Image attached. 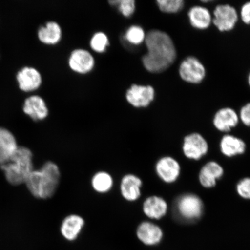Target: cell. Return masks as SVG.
<instances>
[{
    "label": "cell",
    "instance_id": "cell-12",
    "mask_svg": "<svg viewBox=\"0 0 250 250\" xmlns=\"http://www.w3.org/2000/svg\"><path fill=\"white\" fill-rule=\"evenodd\" d=\"M85 221L79 214H71L62 220L60 228L62 236L68 241H74L80 235Z\"/></svg>",
    "mask_w": 250,
    "mask_h": 250
},
{
    "label": "cell",
    "instance_id": "cell-1",
    "mask_svg": "<svg viewBox=\"0 0 250 250\" xmlns=\"http://www.w3.org/2000/svg\"><path fill=\"white\" fill-rule=\"evenodd\" d=\"M145 42L148 52L142 61L146 70L152 73H162L174 63L177 58L176 49L167 33L152 30L146 34Z\"/></svg>",
    "mask_w": 250,
    "mask_h": 250
},
{
    "label": "cell",
    "instance_id": "cell-15",
    "mask_svg": "<svg viewBox=\"0 0 250 250\" xmlns=\"http://www.w3.org/2000/svg\"><path fill=\"white\" fill-rule=\"evenodd\" d=\"M239 117L236 111L231 108H223L218 110L213 120L214 126L221 132H229L238 124Z\"/></svg>",
    "mask_w": 250,
    "mask_h": 250
},
{
    "label": "cell",
    "instance_id": "cell-25",
    "mask_svg": "<svg viewBox=\"0 0 250 250\" xmlns=\"http://www.w3.org/2000/svg\"><path fill=\"white\" fill-rule=\"evenodd\" d=\"M146 36L145 31L137 26L130 27L125 35L128 42L134 45H139L145 42Z\"/></svg>",
    "mask_w": 250,
    "mask_h": 250
},
{
    "label": "cell",
    "instance_id": "cell-18",
    "mask_svg": "<svg viewBox=\"0 0 250 250\" xmlns=\"http://www.w3.org/2000/svg\"><path fill=\"white\" fill-rule=\"evenodd\" d=\"M17 79L20 88L24 91L35 90L42 83V76L38 71L32 67H24L18 72Z\"/></svg>",
    "mask_w": 250,
    "mask_h": 250
},
{
    "label": "cell",
    "instance_id": "cell-11",
    "mask_svg": "<svg viewBox=\"0 0 250 250\" xmlns=\"http://www.w3.org/2000/svg\"><path fill=\"white\" fill-rule=\"evenodd\" d=\"M155 97V90L151 86L133 85L126 93V99L135 107H146Z\"/></svg>",
    "mask_w": 250,
    "mask_h": 250
},
{
    "label": "cell",
    "instance_id": "cell-24",
    "mask_svg": "<svg viewBox=\"0 0 250 250\" xmlns=\"http://www.w3.org/2000/svg\"><path fill=\"white\" fill-rule=\"evenodd\" d=\"M183 0H158L157 4L159 9L165 13H177L184 6Z\"/></svg>",
    "mask_w": 250,
    "mask_h": 250
},
{
    "label": "cell",
    "instance_id": "cell-26",
    "mask_svg": "<svg viewBox=\"0 0 250 250\" xmlns=\"http://www.w3.org/2000/svg\"><path fill=\"white\" fill-rule=\"evenodd\" d=\"M108 45L107 37L103 33L95 34L90 41V46L92 49L97 52H104Z\"/></svg>",
    "mask_w": 250,
    "mask_h": 250
},
{
    "label": "cell",
    "instance_id": "cell-27",
    "mask_svg": "<svg viewBox=\"0 0 250 250\" xmlns=\"http://www.w3.org/2000/svg\"><path fill=\"white\" fill-rule=\"evenodd\" d=\"M237 193L242 198L250 199V178H245L237 184Z\"/></svg>",
    "mask_w": 250,
    "mask_h": 250
},
{
    "label": "cell",
    "instance_id": "cell-19",
    "mask_svg": "<svg viewBox=\"0 0 250 250\" xmlns=\"http://www.w3.org/2000/svg\"><path fill=\"white\" fill-rule=\"evenodd\" d=\"M23 110L34 121L42 120L48 114L45 102L41 97L36 95L31 96L26 99Z\"/></svg>",
    "mask_w": 250,
    "mask_h": 250
},
{
    "label": "cell",
    "instance_id": "cell-10",
    "mask_svg": "<svg viewBox=\"0 0 250 250\" xmlns=\"http://www.w3.org/2000/svg\"><path fill=\"white\" fill-rule=\"evenodd\" d=\"M136 236L140 241L146 246H155L163 238V231L158 225L145 221L141 223L136 229Z\"/></svg>",
    "mask_w": 250,
    "mask_h": 250
},
{
    "label": "cell",
    "instance_id": "cell-28",
    "mask_svg": "<svg viewBox=\"0 0 250 250\" xmlns=\"http://www.w3.org/2000/svg\"><path fill=\"white\" fill-rule=\"evenodd\" d=\"M117 5L125 17H130L135 10V1L133 0H118Z\"/></svg>",
    "mask_w": 250,
    "mask_h": 250
},
{
    "label": "cell",
    "instance_id": "cell-6",
    "mask_svg": "<svg viewBox=\"0 0 250 250\" xmlns=\"http://www.w3.org/2000/svg\"><path fill=\"white\" fill-rule=\"evenodd\" d=\"M239 20L236 9L229 4L219 5L214 11L212 22L220 31L232 30Z\"/></svg>",
    "mask_w": 250,
    "mask_h": 250
},
{
    "label": "cell",
    "instance_id": "cell-4",
    "mask_svg": "<svg viewBox=\"0 0 250 250\" xmlns=\"http://www.w3.org/2000/svg\"><path fill=\"white\" fill-rule=\"evenodd\" d=\"M179 71L182 80L188 83H199L206 76L204 65L193 56H189L181 62Z\"/></svg>",
    "mask_w": 250,
    "mask_h": 250
},
{
    "label": "cell",
    "instance_id": "cell-9",
    "mask_svg": "<svg viewBox=\"0 0 250 250\" xmlns=\"http://www.w3.org/2000/svg\"><path fill=\"white\" fill-rule=\"evenodd\" d=\"M155 171L162 181L170 184L175 182L180 176L181 167L176 159L165 156L156 162Z\"/></svg>",
    "mask_w": 250,
    "mask_h": 250
},
{
    "label": "cell",
    "instance_id": "cell-13",
    "mask_svg": "<svg viewBox=\"0 0 250 250\" xmlns=\"http://www.w3.org/2000/svg\"><path fill=\"white\" fill-rule=\"evenodd\" d=\"M167 202L160 196L148 197L143 203V213L151 220H160L167 214Z\"/></svg>",
    "mask_w": 250,
    "mask_h": 250
},
{
    "label": "cell",
    "instance_id": "cell-16",
    "mask_svg": "<svg viewBox=\"0 0 250 250\" xmlns=\"http://www.w3.org/2000/svg\"><path fill=\"white\" fill-rule=\"evenodd\" d=\"M18 148L13 134L7 129L0 127V166L7 163Z\"/></svg>",
    "mask_w": 250,
    "mask_h": 250
},
{
    "label": "cell",
    "instance_id": "cell-7",
    "mask_svg": "<svg viewBox=\"0 0 250 250\" xmlns=\"http://www.w3.org/2000/svg\"><path fill=\"white\" fill-rule=\"evenodd\" d=\"M208 149V142L201 134H190L184 140L183 151L188 158L199 160L207 154Z\"/></svg>",
    "mask_w": 250,
    "mask_h": 250
},
{
    "label": "cell",
    "instance_id": "cell-23",
    "mask_svg": "<svg viewBox=\"0 0 250 250\" xmlns=\"http://www.w3.org/2000/svg\"><path fill=\"white\" fill-rule=\"evenodd\" d=\"M38 36L41 42L46 44H55L61 39V29L57 23L49 21L45 26L40 28Z\"/></svg>",
    "mask_w": 250,
    "mask_h": 250
},
{
    "label": "cell",
    "instance_id": "cell-3",
    "mask_svg": "<svg viewBox=\"0 0 250 250\" xmlns=\"http://www.w3.org/2000/svg\"><path fill=\"white\" fill-rule=\"evenodd\" d=\"M6 179L12 185L18 186L26 183L34 169L33 153L29 148L18 147L10 160L1 166Z\"/></svg>",
    "mask_w": 250,
    "mask_h": 250
},
{
    "label": "cell",
    "instance_id": "cell-8",
    "mask_svg": "<svg viewBox=\"0 0 250 250\" xmlns=\"http://www.w3.org/2000/svg\"><path fill=\"white\" fill-rule=\"evenodd\" d=\"M142 180L137 175L132 173L125 174L121 180V195L128 202H136L142 195Z\"/></svg>",
    "mask_w": 250,
    "mask_h": 250
},
{
    "label": "cell",
    "instance_id": "cell-21",
    "mask_svg": "<svg viewBox=\"0 0 250 250\" xmlns=\"http://www.w3.org/2000/svg\"><path fill=\"white\" fill-rule=\"evenodd\" d=\"M246 146L245 143L242 139L229 134L224 136L220 142L221 151L228 157L243 154Z\"/></svg>",
    "mask_w": 250,
    "mask_h": 250
},
{
    "label": "cell",
    "instance_id": "cell-17",
    "mask_svg": "<svg viewBox=\"0 0 250 250\" xmlns=\"http://www.w3.org/2000/svg\"><path fill=\"white\" fill-rule=\"evenodd\" d=\"M223 167L215 162H209L202 168L199 173L201 185L206 188H211L216 185L217 181L223 177Z\"/></svg>",
    "mask_w": 250,
    "mask_h": 250
},
{
    "label": "cell",
    "instance_id": "cell-20",
    "mask_svg": "<svg viewBox=\"0 0 250 250\" xmlns=\"http://www.w3.org/2000/svg\"><path fill=\"white\" fill-rule=\"evenodd\" d=\"M189 20L192 26L199 30L208 29L210 26L212 18L208 8L202 6H194L188 12Z\"/></svg>",
    "mask_w": 250,
    "mask_h": 250
},
{
    "label": "cell",
    "instance_id": "cell-22",
    "mask_svg": "<svg viewBox=\"0 0 250 250\" xmlns=\"http://www.w3.org/2000/svg\"><path fill=\"white\" fill-rule=\"evenodd\" d=\"M114 182L113 177L105 171L97 172L90 181L94 191L99 194H105L110 192L113 188Z\"/></svg>",
    "mask_w": 250,
    "mask_h": 250
},
{
    "label": "cell",
    "instance_id": "cell-31",
    "mask_svg": "<svg viewBox=\"0 0 250 250\" xmlns=\"http://www.w3.org/2000/svg\"><path fill=\"white\" fill-rule=\"evenodd\" d=\"M248 83H249V86H250V73L249 75V77H248Z\"/></svg>",
    "mask_w": 250,
    "mask_h": 250
},
{
    "label": "cell",
    "instance_id": "cell-14",
    "mask_svg": "<svg viewBox=\"0 0 250 250\" xmlns=\"http://www.w3.org/2000/svg\"><path fill=\"white\" fill-rule=\"evenodd\" d=\"M95 61L89 52L83 49L75 50L70 56L69 65L72 70L81 74H86L92 70Z\"/></svg>",
    "mask_w": 250,
    "mask_h": 250
},
{
    "label": "cell",
    "instance_id": "cell-5",
    "mask_svg": "<svg viewBox=\"0 0 250 250\" xmlns=\"http://www.w3.org/2000/svg\"><path fill=\"white\" fill-rule=\"evenodd\" d=\"M177 210L181 217L187 220H194L201 216L203 205L198 196L186 194L178 200Z\"/></svg>",
    "mask_w": 250,
    "mask_h": 250
},
{
    "label": "cell",
    "instance_id": "cell-2",
    "mask_svg": "<svg viewBox=\"0 0 250 250\" xmlns=\"http://www.w3.org/2000/svg\"><path fill=\"white\" fill-rule=\"evenodd\" d=\"M61 173L58 165L46 162L39 170H34L26 183L28 189L35 198H51L55 195L60 183Z\"/></svg>",
    "mask_w": 250,
    "mask_h": 250
},
{
    "label": "cell",
    "instance_id": "cell-30",
    "mask_svg": "<svg viewBox=\"0 0 250 250\" xmlns=\"http://www.w3.org/2000/svg\"><path fill=\"white\" fill-rule=\"evenodd\" d=\"M240 17L244 23L250 24V1L245 3L242 6Z\"/></svg>",
    "mask_w": 250,
    "mask_h": 250
},
{
    "label": "cell",
    "instance_id": "cell-29",
    "mask_svg": "<svg viewBox=\"0 0 250 250\" xmlns=\"http://www.w3.org/2000/svg\"><path fill=\"white\" fill-rule=\"evenodd\" d=\"M239 117L246 126L250 127V103L243 106Z\"/></svg>",
    "mask_w": 250,
    "mask_h": 250
}]
</instances>
